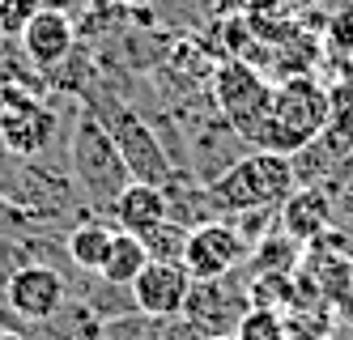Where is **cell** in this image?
<instances>
[{
  "label": "cell",
  "instance_id": "cell-11",
  "mask_svg": "<svg viewBox=\"0 0 353 340\" xmlns=\"http://www.w3.org/2000/svg\"><path fill=\"white\" fill-rule=\"evenodd\" d=\"M332 230V204L315 188H294L281 204V234L290 243H319Z\"/></svg>",
  "mask_w": 353,
  "mask_h": 340
},
{
  "label": "cell",
  "instance_id": "cell-17",
  "mask_svg": "<svg viewBox=\"0 0 353 340\" xmlns=\"http://www.w3.org/2000/svg\"><path fill=\"white\" fill-rule=\"evenodd\" d=\"M162 340H209V336H205V332H200L196 323H188V319L179 315V319H170V323H166V332H162Z\"/></svg>",
  "mask_w": 353,
  "mask_h": 340
},
{
  "label": "cell",
  "instance_id": "cell-19",
  "mask_svg": "<svg viewBox=\"0 0 353 340\" xmlns=\"http://www.w3.org/2000/svg\"><path fill=\"white\" fill-rule=\"evenodd\" d=\"M341 306H345V315H349V323H353V294H349V298H345Z\"/></svg>",
  "mask_w": 353,
  "mask_h": 340
},
{
  "label": "cell",
  "instance_id": "cell-9",
  "mask_svg": "<svg viewBox=\"0 0 353 340\" xmlns=\"http://www.w3.org/2000/svg\"><path fill=\"white\" fill-rule=\"evenodd\" d=\"M243 310H247L243 294H234L225 281H192L183 319L196 323L205 336H225V332H234V323H239Z\"/></svg>",
  "mask_w": 353,
  "mask_h": 340
},
{
  "label": "cell",
  "instance_id": "cell-13",
  "mask_svg": "<svg viewBox=\"0 0 353 340\" xmlns=\"http://www.w3.org/2000/svg\"><path fill=\"white\" fill-rule=\"evenodd\" d=\"M149 264V247L145 239H137V234H115V243H111V255H107V264L98 268V277H103L107 285H132L137 272Z\"/></svg>",
  "mask_w": 353,
  "mask_h": 340
},
{
  "label": "cell",
  "instance_id": "cell-18",
  "mask_svg": "<svg viewBox=\"0 0 353 340\" xmlns=\"http://www.w3.org/2000/svg\"><path fill=\"white\" fill-rule=\"evenodd\" d=\"M285 340H319V336H307V332H290Z\"/></svg>",
  "mask_w": 353,
  "mask_h": 340
},
{
  "label": "cell",
  "instance_id": "cell-1",
  "mask_svg": "<svg viewBox=\"0 0 353 340\" xmlns=\"http://www.w3.org/2000/svg\"><path fill=\"white\" fill-rule=\"evenodd\" d=\"M332 119V98H327L311 77H285L281 86H272V98H268V111L256 128V141L260 149H272V153H298L307 149L323 128Z\"/></svg>",
  "mask_w": 353,
  "mask_h": 340
},
{
  "label": "cell",
  "instance_id": "cell-21",
  "mask_svg": "<svg viewBox=\"0 0 353 340\" xmlns=\"http://www.w3.org/2000/svg\"><path fill=\"white\" fill-rule=\"evenodd\" d=\"M209 340H234V332H225V336H209Z\"/></svg>",
  "mask_w": 353,
  "mask_h": 340
},
{
  "label": "cell",
  "instance_id": "cell-6",
  "mask_svg": "<svg viewBox=\"0 0 353 340\" xmlns=\"http://www.w3.org/2000/svg\"><path fill=\"white\" fill-rule=\"evenodd\" d=\"M128 290H132V302H137L141 315L179 319L183 306H188V294H192V277H188L183 264H174V259H149Z\"/></svg>",
  "mask_w": 353,
  "mask_h": 340
},
{
  "label": "cell",
  "instance_id": "cell-5",
  "mask_svg": "<svg viewBox=\"0 0 353 340\" xmlns=\"http://www.w3.org/2000/svg\"><path fill=\"white\" fill-rule=\"evenodd\" d=\"M52 137H56V115L47 102H39L34 94H21V90L0 94V145L5 149L30 158Z\"/></svg>",
  "mask_w": 353,
  "mask_h": 340
},
{
  "label": "cell",
  "instance_id": "cell-8",
  "mask_svg": "<svg viewBox=\"0 0 353 340\" xmlns=\"http://www.w3.org/2000/svg\"><path fill=\"white\" fill-rule=\"evenodd\" d=\"M166 192L158 188V183H149V179H128L123 188L115 192L111 200V217H115V230L123 234H137V239H145V234H154L166 217Z\"/></svg>",
  "mask_w": 353,
  "mask_h": 340
},
{
  "label": "cell",
  "instance_id": "cell-7",
  "mask_svg": "<svg viewBox=\"0 0 353 340\" xmlns=\"http://www.w3.org/2000/svg\"><path fill=\"white\" fill-rule=\"evenodd\" d=\"M5 298L13 306V315L30 319V323H47V319H56L60 306H64V277L47 264H26L9 277Z\"/></svg>",
  "mask_w": 353,
  "mask_h": 340
},
{
  "label": "cell",
  "instance_id": "cell-4",
  "mask_svg": "<svg viewBox=\"0 0 353 340\" xmlns=\"http://www.w3.org/2000/svg\"><path fill=\"white\" fill-rule=\"evenodd\" d=\"M247 259V239L225 226V221H205L188 230L183 243V268L192 281H225Z\"/></svg>",
  "mask_w": 353,
  "mask_h": 340
},
{
  "label": "cell",
  "instance_id": "cell-2",
  "mask_svg": "<svg viewBox=\"0 0 353 340\" xmlns=\"http://www.w3.org/2000/svg\"><path fill=\"white\" fill-rule=\"evenodd\" d=\"M298 188L294 183V162L285 153L272 149H256L243 162H234L221 179H213V196L221 208L234 213H260V208H276L285 204V196Z\"/></svg>",
  "mask_w": 353,
  "mask_h": 340
},
{
  "label": "cell",
  "instance_id": "cell-16",
  "mask_svg": "<svg viewBox=\"0 0 353 340\" xmlns=\"http://www.w3.org/2000/svg\"><path fill=\"white\" fill-rule=\"evenodd\" d=\"M39 9H43V0H0V34L17 39Z\"/></svg>",
  "mask_w": 353,
  "mask_h": 340
},
{
  "label": "cell",
  "instance_id": "cell-22",
  "mask_svg": "<svg viewBox=\"0 0 353 340\" xmlns=\"http://www.w3.org/2000/svg\"><path fill=\"white\" fill-rule=\"evenodd\" d=\"M349 9H353V0H349Z\"/></svg>",
  "mask_w": 353,
  "mask_h": 340
},
{
  "label": "cell",
  "instance_id": "cell-14",
  "mask_svg": "<svg viewBox=\"0 0 353 340\" xmlns=\"http://www.w3.org/2000/svg\"><path fill=\"white\" fill-rule=\"evenodd\" d=\"M285 336H290V323L272 306H247L234 323V340H285Z\"/></svg>",
  "mask_w": 353,
  "mask_h": 340
},
{
  "label": "cell",
  "instance_id": "cell-10",
  "mask_svg": "<svg viewBox=\"0 0 353 340\" xmlns=\"http://www.w3.org/2000/svg\"><path fill=\"white\" fill-rule=\"evenodd\" d=\"M72 39H77V30H72L68 13H60V9H39V13L26 21V30L17 34L21 51H26V60L39 64V68L60 64L68 51H72Z\"/></svg>",
  "mask_w": 353,
  "mask_h": 340
},
{
  "label": "cell",
  "instance_id": "cell-15",
  "mask_svg": "<svg viewBox=\"0 0 353 340\" xmlns=\"http://www.w3.org/2000/svg\"><path fill=\"white\" fill-rule=\"evenodd\" d=\"M183 243H188V230L162 221L154 234H145V247H149V259H174L183 264Z\"/></svg>",
  "mask_w": 353,
  "mask_h": 340
},
{
  "label": "cell",
  "instance_id": "cell-3",
  "mask_svg": "<svg viewBox=\"0 0 353 340\" xmlns=\"http://www.w3.org/2000/svg\"><path fill=\"white\" fill-rule=\"evenodd\" d=\"M213 98H217V107H221L225 119H230L234 132H243L251 141L256 128H260V119H264V111H268L272 86L247 60H230V64H221L217 77H213Z\"/></svg>",
  "mask_w": 353,
  "mask_h": 340
},
{
  "label": "cell",
  "instance_id": "cell-12",
  "mask_svg": "<svg viewBox=\"0 0 353 340\" xmlns=\"http://www.w3.org/2000/svg\"><path fill=\"white\" fill-rule=\"evenodd\" d=\"M115 226H107V221H90V226H77L68 234V259L77 268H85V272H98L107 264V255H111V243H115Z\"/></svg>",
  "mask_w": 353,
  "mask_h": 340
},
{
  "label": "cell",
  "instance_id": "cell-20",
  "mask_svg": "<svg viewBox=\"0 0 353 340\" xmlns=\"http://www.w3.org/2000/svg\"><path fill=\"white\" fill-rule=\"evenodd\" d=\"M0 340H21V336L17 332H0Z\"/></svg>",
  "mask_w": 353,
  "mask_h": 340
}]
</instances>
